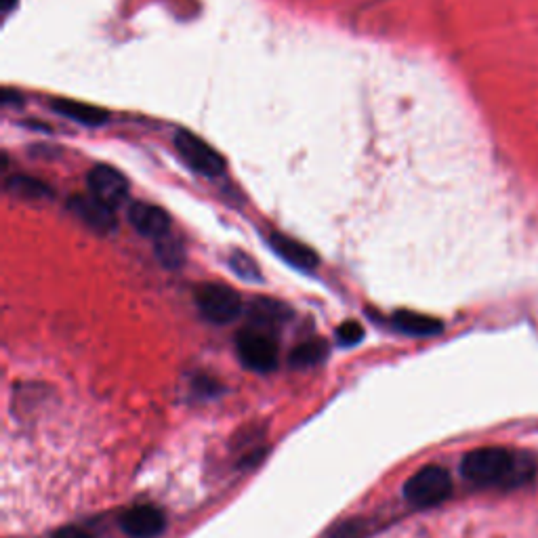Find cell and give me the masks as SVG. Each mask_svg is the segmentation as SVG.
<instances>
[{
    "label": "cell",
    "instance_id": "7c38bea8",
    "mask_svg": "<svg viewBox=\"0 0 538 538\" xmlns=\"http://www.w3.org/2000/svg\"><path fill=\"white\" fill-rule=\"evenodd\" d=\"M53 110L78 124H85V127H101V124L110 120V114L106 110L74 99H53Z\"/></svg>",
    "mask_w": 538,
    "mask_h": 538
},
{
    "label": "cell",
    "instance_id": "e0dca14e",
    "mask_svg": "<svg viewBox=\"0 0 538 538\" xmlns=\"http://www.w3.org/2000/svg\"><path fill=\"white\" fill-rule=\"evenodd\" d=\"M230 269L236 276H240L242 280H248V282L261 280V272H259L257 261L251 255H246L244 251H234L230 255Z\"/></svg>",
    "mask_w": 538,
    "mask_h": 538
},
{
    "label": "cell",
    "instance_id": "8992f818",
    "mask_svg": "<svg viewBox=\"0 0 538 538\" xmlns=\"http://www.w3.org/2000/svg\"><path fill=\"white\" fill-rule=\"evenodd\" d=\"M87 183H89L91 196L106 206H110V209L114 211L129 198L127 177L118 173L114 167H108V164H97L95 169H91Z\"/></svg>",
    "mask_w": 538,
    "mask_h": 538
},
{
    "label": "cell",
    "instance_id": "ffe728a7",
    "mask_svg": "<svg viewBox=\"0 0 538 538\" xmlns=\"http://www.w3.org/2000/svg\"><path fill=\"white\" fill-rule=\"evenodd\" d=\"M13 5H15V0H3V7H5V11H9Z\"/></svg>",
    "mask_w": 538,
    "mask_h": 538
},
{
    "label": "cell",
    "instance_id": "52a82bcc",
    "mask_svg": "<svg viewBox=\"0 0 538 538\" xmlns=\"http://www.w3.org/2000/svg\"><path fill=\"white\" fill-rule=\"evenodd\" d=\"M120 528L129 538H158L167 530V515L154 505H135L120 515Z\"/></svg>",
    "mask_w": 538,
    "mask_h": 538
},
{
    "label": "cell",
    "instance_id": "30bf717a",
    "mask_svg": "<svg viewBox=\"0 0 538 538\" xmlns=\"http://www.w3.org/2000/svg\"><path fill=\"white\" fill-rule=\"evenodd\" d=\"M267 242L269 246L274 248V253L286 261L288 265H293L297 269H314L318 267V255L312 251V248L301 244L299 240L286 236V234H280V232H272L267 236Z\"/></svg>",
    "mask_w": 538,
    "mask_h": 538
},
{
    "label": "cell",
    "instance_id": "2e32d148",
    "mask_svg": "<svg viewBox=\"0 0 538 538\" xmlns=\"http://www.w3.org/2000/svg\"><path fill=\"white\" fill-rule=\"evenodd\" d=\"M156 255L162 261V265H167V267H179L183 263V257H185L181 242L177 238H173L171 234L156 240Z\"/></svg>",
    "mask_w": 538,
    "mask_h": 538
},
{
    "label": "cell",
    "instance_id": "3957f363",
    "mask_svg": "<svg viewBox=\"0 0 538 538\" xmlns=\"http://www.w3.org/2000/svg\"><path fill=\"white\" fill-rule=\"evenodd\" d=\"M238 356L246 368L255 372H272L278 366V343L276 337L263 326H246L236 339Z\"/></svg>",
    "mask_w": 538,
    "mask_h": 538
},
{
    "label": "cell",
    "instance_id": "9a60e30c",
    "mask_svg": "<svg viewBox=\"0 0 538 538\" xmlns=\"http://www.w3.org/2000/svg\"><path fill=\"white\" fill-rule=\"evenodd\" d=\"M7 190L22 198H43L49 196V188L32 177H11L7 181Z\"/></svg>",
    "mask_w": 538,
    "mask_h": 538
},
{
    "label": "cell",
    "instance_id": "7a4b0ae2",
    "mask_svg": "<svg viewBox=\"0 0 538 538\" xmlns=\"http://www.w3.org/2000/svg\"><path fill=\"white\" fill-rule=\"evenodd\" d=\"M452 494L450 473L440 465H427L404 484V499L417 509H429L444 503Z\"/></svg>",
    "mask_w": 538,
    "mask_h": 538
},
{
    "label": "cell",
    "instance_id": "6da1fadb",
    "mask_svg": "<svg viewBox=\"0 0 538 538\" xmlns=\"http://www.w3.org/2000/svg\"><path fill=\"white\" fill-rule=\"evenodd\" d=\"M515 469L513 457L505 448H478L465 454V459L461 463V473L465 475V480L478 486H490L499 484L511 478V473Z\"/></svg>",
    "mask_w": 538,
    "mask_h": 538
},
{
    "label": "cell",
    "instance_id": "277c9868",
    "mask_svg": "<svg viewBox=\"0 0 538 538\" xmlns=\"http://www.w3.org/2000/svg\"><path fill=\"white\" fill-rule=\"evenodd\" d=\"M200 314L213 324H230L242 312L240 295L227 284L206 282L200 284L194 293Z\"/></svg>",
    "mask_w": 538,
    "mask_h": 538
},
{
    "label": "cell",
    "instance_id": "ba28073f",
    "mask_svg": "<svg viewBox=\"0 0 538 538\" xmlns=\"http://www.w3.org/2000/svg\"><path fill=\"white\" fill-rule=\"evenodd\" d=\"M70 211L80 219L85 221L91 230L101 232V234H110L116 230V213L110 206L99 202L93 196H74L70 200Z\"/></svg>",
    "mask_w": 538,
    "mask_h": 538
},
{
    "label": "cell",
    "instance_id": "8fae6325",
    "mask_svg": "<svg viewBox=\"0 0 538 538\" xmlns=\"http://www.w3.org/2000/svg\"><path fill=\"white\" fill-rule=\"evenodd\" d=\"M391 324L398 330V333L408 335V337H433V335H440L444 330V324L438 318L408 312V309H400V312L393 314Z\"/></svg>",
    "mask_w": 538,
    "mask_h": 538
},
{
    "label": "cell",
    "instance_id": "5b68a950",
    "mask_svg": "<svg viewBox=\"0 0 538 538\" xmlns=\"http://www.w3.org/2000/svg\"><path fill=\"white\" fill-rule=\"evenodd\" d=\"M175 150L192 171L204 177L211 179L219 177L225 169L223 158L209 146V143L185 129L175 133Z\"/></svg>",
    "mask_w": 538,
    "mask_h": 538
},
{
    "label": "cell",
    "instance_id": "ac0fdd59",
    "mask_svg": "<svg viewBox=\"0 0 538 538\" xmlns=\"http://www.w3.org/2000/svg\"><path fill=\"white\" fill-rule=\"evenodd\" d=\"M337 339L343 347H351V345H358L362 339H364V328L362 324L349 320V322H343L339 328H337Z\"/></svg>",
    "mask_w": 538,
    "mask_h": 538
},
{
    "label": "cell",
    "instance_id": "9c48e42d",
    "mask_svg": "<svg viewBox=\"0 0 538 538\" xmlns=\"http://www.w3.org/2000/svg\"><path fill=\"white\" fill-rule=\"evenodd\" d=\"M129 221L135 230L152 240H160L171 234V219L160 206L148 202H135L129 209Z\"/></svg>",
    "mask_w": 538,
    "mask_h": 538
},
{
    "label": "cell",
    "instance_id": "5bb4252c",
    "mask_svg": "<svg viewBox=\"0 0 538 538\" xmlns=\"http://www.w3.org/2000/svg\"><path fill=\"white\" fill-rule=\"evenodd\" d=\"M253 324L257 326H263V328H272L276 324H280L284 318H286V309L276 303V301H257L253 305Z\"/></svg>",
    "mask_w": 538,
    "mask_h": 538
},
{
    "label": "cell",
    "instance_id": "d6986e66",
    "mask_svg": "<svg viewBox=\"0 0 538 538\" xmlns=\"http://www.w3.org/2000/svg\"><path fill=\"white\" fill-rule=\"evenodd\" d=\"M53 538H93V536L80 528H61L59 532H55Z\"/></svg>",
    "mask_w": 538,
    "mask_h": 538
},
{
    "label": "cell",
    "instance_id": "4fadbf2b",
    "mask_svg": "<svg viewBox=\"0 0 538 538\" xmlns=\"http://www.w3.org/2000/svg\"><path fill=\"white\" fill-rule=\"evenodd\" d=\"M326 356H328L326 341L312 339V341H305V343L297 345L291 351V358H288V362H291L293 368H309V366L320 364Z\"/></svg>",
    "mask_w": 538,
    "mask_h": 538
}]
</instances>
